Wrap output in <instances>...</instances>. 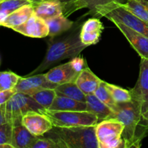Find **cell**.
<instances>
[{
    "label": "cell",
    "instance_id": "6da1fadb",
    "mask_svg": "<svg viewBox=\"0 0 148 148\" xmlns=\"http://www.w3.org/2000/svg\"><path fill=\"white\" fill-rule=\"evenodd\" d=\"M113 112L114 119L124 126L121 135L123 148L140 147L142 140L148 134V123L142 116L140 104L132 99L127 103H119Z\"/></svg>",
    "mask_w": 148,
    "mask_h": 148
},
{
    "label": "cell",
    "instance_id": "7a4b0ae2",
    "mask_svg": "<svg viewBox=\"0 0 148 148\" xmlns=\"http://www.w3.org/2000/svg\"><path fill=\"white\" fill-rule=\"evenodd\" d=\"M80 33L81 29L77 28L65 38L58 39L56 41L50 43L41 63L27 76L41 73L62 60L74 58L80 54V53L87 47L81 42Z\"/></svg>",
    "mask_w": 148,
    "mask_h": 148
},
{
    "label": "cell",
    "instance_id": "3957f363",
    "mask_svg": "<svg viewBox=\"0 0 148 148\" xmlns=\"http://www.w3.org/2000/svg\"><path fill=\"white\" fill-rule=\"evenodd\" d=\"M44 136L55 140L60 148H99L95 126L53 127Z\"/></svg>",
    "mask_w": 148,
    "mask_h": 148
},
{
    "label": "cell",
    "instance_id": "277c9868",
    "mask_svg": "<svg viewBox=\"0 0 148 148\" xmlns=\"http://www.w3.org/2000/svg\"><path fill=\"white\" fill-rule=\"evenodd\" d=\"M91 14L97 18L104 17L112 22H119L132 30L148 37V24L129 11L123 4L118 1H110L99 4L90 10L86 14Z\"/></svg>",
    "mask_w": 148,
    "mask_h": 148
},
{
    "label": "cell",
    "instance_id": "5b68a950",
    "mask_svg": "<svg viewBox=\"0 0 148 148\" xmlns=\"http://www.w3.org/2000/svg\"><path fill=\"white\" fill-rule=\"evenodd\" d=\"M39 113L46 116L52 123L53 127H89L98 124L97 116L88 111H52L42 108Z\"/></svg>",
    "mask_w": 148,
    "mask_h": 148
},
{
    "label": "cell",
    "instance_id": "8992f818",
    "mask_svg": "<svg viewBox=\"0 0 148 148\" xmlns=\"http://www.w3.org/2000/svg\"><path fill=\"white\" fill-rule=\"evenodd\" d=\"M44 108L30 95L16 92L9 99L4 106V115L7 121L12 124L22 122V117L30 111L40 112Z\"/></svg>",
    "mask_w": 148,
    "mask_h": 148
},
{
    "label": "cell",
    "instance_id": "52a82bcc",
    "mask_svg": "<svg viewBox=\"0 0 148 148\" xmlns=\"http://www.w3.org/2000/svg\"><path fill=\"white\" fill-rule=\"evenodd\" d=\"M123 123L116 119H108L95 126V135L99 148H123Z\"/></svg>",
    "mask_w": 148,
    "mask_h": 148
},
{
    "label": "cell",
    "instance_id": "ba28073f",
    "mask_svg": "<svg viewBox=\"0 0 148 148\" xmlns=\"http://www.w3.org/2000/svg\"><path fill=\"white\" fill-rule=\"evenodd\" d=\"M137 82L130 90L132 100L139 103L142 112L148 109V59L141 58Z\"/></svg>",
    "mask_w": 148,
    "mask_h": 148
},
{
    "label": "cell",
    "instance_id": "9c48e42d",
    "mask_svg": "<svg viewBox=\"0 0 148 148\" xmlns=\"http://www.w3.org/2000/svg\"><path fill=\"white\" fill-rule=\"evenodd\" d=\"M57 85V84L48 80L45 74L39 73L30 76H26V77H20L14 89L16 92H23L30 95L39 90L46 88L55 89Z\"/></svg>",
    "mask_w": 148,
    "mask_h": 148
},
{
    "label": "cell",
    "instance_id": "30bf717a",
    "mask_svg": "<svg viewBox=\"0 0 148 148\" xmlns=\"http://www.w3.org/2000/svg\"><path fill=\"white\" fill-rule=\"evenodd\" d=\"M12 30L30 38H42L49 36V27L46 21L36 16L34 13L25 23Z\"/></svg>",
    "mask_w": 148,
    "mask_h": 148
},
{
    "label": "cell",
    "instance_id": "8fae6325",
    "mask_svg": "<svg viewBox=\"0 0 148 148\" xmlns=\"http://www.w3.org/2000/svg\"><path fill=\"white\" fill-rule=\"evenodd\" d=\"M22 124L31 134L38 137L43 136L53 127L46 116L36 111H30L23 116Z\"/></svg>",
    "mask_w": 148,
    "mask_h": 148
},
{
    "label": "cell",
    "instance_id": "7c38bea8",
    "mask_svg": "<svg viewBox=\"0 0 148 148\" xmlns=\"http://www.w3.org/2000/svg\"><path fill=\"white\" fill-rule=\"evenodd\" d=\"M113 23L123 33L140 57L148 59V37L132 30L119 22L114 21Z\"/></svg>",
    "mask_w": 148,
    "mask_h": 148
},
{
    "label": "cell",
    "instance_id": "4fadbf2b",
    "mask_svg": "<svg viewBox=\"0 0 148 148\" xmlns=\"http://www.w3.org/2000/svg\"><path fill=\"white\" fill-rule=\"evenodd\" d=\"M79 73L80 72L74 67L71 61H70L52 68L47 73H45V75L50 82L60 85L67 82H75Z\"/></svg>",
    "mask_w": 148,
    "mask_h": 148
},
{
    "label": "cell",
    "instance_id": "5bb4252c",
    "mask_svg": "<svg viewBox=\"0 0 148 148\" xmlns=\"http://www.w3.org/2000/svg\"><path fill=\"white\" fill-rule=\"evenodd\" d=\"M104 27L99 18H91L81 26L80 38L81 42L86 46L95 44L100 40Z\"/></svg>",
    "mask_w": 148,
    "mask_h": 148
},
{
    "label": "cell",
    "instance_id": "9a60e30c",
    "mask_svg": "<svg viewBox=\"0 0 148 148\" xmlns=\"http://www.w3.org/2000/svg\"><path fill=\"white\" fill-rule=\"evenodd\" d=\"M38 136L31 134L22 122L12 124V144L14 148H31Z\"/></svg>",
    "mask_w": 148,
    "mask_h": 148
},
{
    "label": "cell",
    "instance_id": "2e32d148",
    "mask_svg": "<svg viewBox=\"0 0 148 148\" xmlns=\"http://www.w3.org/2000/svg\"><path fill=\"white\" fill-rule=\"evenodd\" d=\"M102 81L88 66H85L80 72L75 82L81 90L86 95L94 93Z\"/></svg>",
    "mask_w": 148,
    "mask_h": 148
},
{
    "label": "cell",
    "instance_id": "e0dca14e",
    "mask_svg": "<svg viewBox=\"0 0 148 148\" xmlns=\"http://www.w3.org/2000/svg\"><path fill=\"white\" fill-rule=\"evenodd\" d=\"M88 111L94 113L98 119V123L108 119H114V112L106 104L102 102L94 93L86 95Z\"/></svg>",
    "mask_w": 148,
    "mask_h": 148
},
{
    "label": "cell",
    "instance_id": "ac0fdd59",
    "mask_svg": "<svg viewBox=\"0 0 148 148\" xmlns=\"http://www.w3.org/2000/svg\"><path fill=\"white\" fill-rule=\"evenodd\" d=\"M33 14V7L32 4H25L12 12L0 26L13 29L25 23Z\"/></svg>",
    "mask_w": 148,
    "mask_h": 148
},
{
    "label": "cell",
    "instance_id": "d6986e66",
    "mask_svg": "<svg viewBox=\"0 0 148 148\" xmlns=\"http://www.w3.org/2000/svg\"><path fill=\"white\" fill-rule=\"evenodd\" d=\"M49 110L52 111H88L86 103L81 102L63 95H57Z\"/></svg>",
    "mask_w": 148,
    "mask_h": 148
},
{
    "label": "cell",
    "instance_id": "ffe728a7",
    "mask_svg": "<svg viewBox=\"0 0 148 148\" xmlns=\"http://www.w3.org/2000/svg\"><path fill=\"white\" fill-rule=\"evenodd\" d=\"M49 27V36L55 37L68 31L73 27L74 23L68 20L63 14L45 20Z\"/></svg>",
    "mask_w": 148,
    "mask_h": 148
},
{
    "label": "cell",
    "instance_id": "44dd1931",
    "mask_svg": "<svg viewBox=\"0 0 148 148\" xmlns=\"http://www.w3.org/2000/svg\"><path fill=\"white\" fill-rule=\"evenodd\" d=\"M55 90L57 95H63L81 102H86V95L81 90L75 82H67L58 85Z\"/></svg>",
    "mask_w": 148,
    "mask_h": 148
},
{
    "label": "cell",
    "instance_id": "7402d4cb",
    "mask_svg": "<svg viewBox=\"0 0 148 148\" xmlns=\"http://www.w3.org/2000/svg\"><path fill=\"white\" fill-rule=\"evenodd\" d=\"M125 7L148 24V1L146 0H127Z\"/></svg>",
    "mask_w": 148,
    "mask_h": 148
},
{
    "label": "cell",
    "instance_id": "603a6c76",
    "mask_svg": "<svg viewBox=\"0 0 148 148\" xmlns=\"http://www.w3.org/2000/svg\"><path fill=\"white\" fill-rule=\"evenodd\" d=\"M30 96L41 106L48 109L57 96V92L55 89L46 88L33 92Z\"/></svg>",
    "mask_w": 148,
    "mask_h": 148
},
{
    "label": "cell",
    "instance_id": "cb8c5ba5",
    "mask_svg": "<svg viewBox=\"0 0 148 148\" xmlns=\"http://www.w3.org/2000/svg\"><path fill=\"white\" fill-rule=\"evenodd\" d=\"M28 4L31 2L28 0H2L0 2V25L15 10Z\"/></svg>",
    "mask_w": 148,
    "mask_h": 148
},
{
    "label": "cell",
    "instance_id": "d4e9b609",
    "mask_svg": "<svg viewBox=\"0 0 148 148\" xmlns=\"http://www.w3.org/2000/svg\"><path fill=\"white\" fill-rule=\"evenodd\" d=\"M105 87L111 95L112 98L117 103H127L131 101V95L130 90L123 89L120 87L116 86L113 84L105 82Z\"/></svg>",
    "mask_w": 148,
    "mask_h": 148
},
{
    "label": "cell",
    "instance_id": "484cf974",
    "mask_svg": "<svg viewBox=\"0 0 148 148\" xmlns=\"http://www.w3.org/2000/svg\"><path fill=\"white\" fill-rule=\"evenodd\" d=\"M20 77L11 71L0 72V91L14 89Z\"/></svg>",
    "mask_w": 148,
    "mask_h": 148
},
{
    "label": "cell",
    "instance_id": "4316f807",
    "mask_svg": "<svg viewBox=\"0 0 148 148\" xmlns=\"http://www.w3.org/2000/svg\"><path fill=\"white\" fill-rule=\"evenodd\" d=\"M12 140V124L7 121L0 125V148H14Z\"/></svg>",
    "mask_w": 148,
    "mask_h": 148
},
{
    "label": "cell",
    "instance_id": "83f0119b",
    "mask_svg": "<svg viewBox=\"0 0 148 148\" xmlns=\"http://www.w3.org/2000/svg\"><path fill=\"white\" fill-rule=\"evenodd\" d=\"M94 94L97 96V98H99V99L102 101V102H103L104 104H106L109 108H111V109L113 110V111H114V109L116 107V105H117V103L113 100V98H112L110 93L109 92V91L107 90V88H106L105 82H104V81H102L100 85H99V87L97 88V89L96 90L95 92H94Z\"/></svg>",
    "mask_w": 148,
    "mask_h": 148
},
{
    "label": "cell",
    "instance_id": "f1b7e54d",
    "mask_svg": "<svg viewBox=\"0 0 148 148\" xmlns=\"http://www.w3.org/2000/svg\"><path fill=\"white\" fill-rule=\"evenodd\" d=\"M31 148H60L57 143L52 139L45 136H39Z\"/></svg>",
    "mask_w": 148,
    "mask_h": 148
},
{
    "label": "cell",
    "instance_id": "f546056e",
    "mask_svg": "<svg viewBox=\"0 0 148 148\" xmlns=\"http://www.w3.org/2000/svg\"><path fill=\"white\" fill-rule=\"evenodd\" d=\"M82 1L84 8H89L90 10L94 8L95 6L99 5V4H104L113 1L125 4L127 0H82Z\"/></svg>",
    "mask_w": 148,
    "mask_h": 148
},
{
    "label": "cell",
    "instance_id": "4dcf8cb0",
    "mask_svg": "<svg viewBox=\"0 0 148 148\" xmlns=\"http://www.w3.org/2000/svg\"><path fill=\"white\" fill-rule=\"evenodd\" d=\"M16 92L15 89L0 91V107L4 106L6 103Z\"/></svg>",
    "mask_w": 148,
    "mask_h": 148
},
{
    "label": "cell",
    "instance_id": "1f68e13d",
    "mask_svg": "<svg viewBox=\"0 0 148 148\" xmlns=\"http://www.w3.org/2000/svg\"><path fill=\"white\" fill-rule=\"evenodd\" d=\"M5 122H7V120H6L5 115H4V106L0 107V125L4 124Z\"/></svg>",
    "mask_w": 148,
    "mask_h": 148
},
{
    "label": "cell",
    "instance_id": "d6a6232c",
    "mask_svg": "<svg viewBox=\"0 0 148 148\" xmlns=\"http://www.w3.org/2000/svg\"><path fill=\"white\" fill-rule=\"evenodd\" d=\"M142 115L143 116V118L145 119V121L148 123V109L147 111H145V112L142 113Z\"/></svg>",
    "mask_w": 148,
    "mask_h": 148
},
{
    "label": "cell",
    "instance_id": "836d02e7",
    "mask_svg": "<svg viewBox=\"0 0 148 148\" xmlns=\"http://www.w3.org/2000/svg\"><path fill=\"white\" fill-rule=\"evenodd\" d=\"M28 1H30V2H33V1H36V0H28Z\"/></svg>",
    "mask_w": 148,
    "mask_h": 148
},
{
    "label": "cell",
    "instance_id": "e575fe53",
    "mask_svg": "<svg viewBox=\"0 0 148 148\" xmlns=\"http://www.w3.org/2000/svg\"><path fill=\"white\" fill-rule=\"evenodd\" d=\"M1 1H2V0H0V2H1Z\"/></svg>",
    "mask_w": 148,
    "mask_h": 148
},
{
    "label": "cell",
    "instance_id": "d590c367",
    "mask_svg": "<svg viewBox=\"0 0 148 148\" xmlns=\"http://www.w3.org/2000/svg\"><path fill=\"white\" fill-rule=\"evenodd\" d=\"M146 1H148V0H146Z\"/></svg>",
    "mask_w": 148,
    "mask_h": 148
}]
</instances>
